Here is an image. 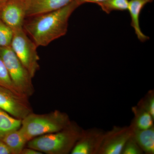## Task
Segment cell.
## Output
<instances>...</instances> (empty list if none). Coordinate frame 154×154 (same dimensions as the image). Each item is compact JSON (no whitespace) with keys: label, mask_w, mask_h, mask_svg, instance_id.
Returning a JSON list of instances; mask_svg holds the SVG:
<instances>
[{"label":"cell","mask_w":154,"mask_h":154,"mask_svg":"<svg viewBox=\"0 0 154 154\" xmlns=\"http://www.w3.org/2000/svg\"><path fill=\"white\" fill-rule=\"evenodd\" d=\"M22 120L17 119L0 109V138L6 133L19 129Z\"/></svg>","instance_id":"9a60e30c"},{"label":"cell","mask_w":154,"mask_h":154,"mask_svg":"<svg viewBox=\"0 0 154 154\" xmlns=\"http://www.w3.org/2000/svg\"><path fill=\"white\" fill-rule=\"evenodd\" d=\"M26 18L23 0H8L0 4V19L14 31L23 28Z\"/></svg>","instance_id":"ba28073f"},{"label":"cell","mask_w":154,"mask_h":154,"mask_svg":"<svg viewBox=\"0 0 154 154\" xmlns=\"http://www.w3.org/2000/svg\"><path fill=\"white\" fill-rule=\"evenodd\" d=\"M11 47L32 78L39 69L37 46L24 29L14 30Z\"/></svg>","instance_id":"5b68a950"},{"label":"cell","mask_w":154,"mask_h":154,"mask_svg":"<svg viewBox=\"0 0 154 154\" xmlns=\"http://www.w3.org/2000/svg\"><path fill=\"white\" fill-rule=\"evenodd\" d=\"M142 1H143V2H145L147 4L148 3L152 2L153 0H142Z\"/></svg>","instance_id":"cb8c5ba5"},{"label":"cell","mask_w":154,"mask_h":154,"mask_svg":"<svg viewBox=\"0 0 154 154\" xmlns=\"http://www.w3.org/2000/svg\"><path fill=\"white\" fill-rule=\"evenodd\" d=\"M84 129L74 121L63 129L39 136L29 140L26 146L47 154L70 153Z\"/></svg>","instance_id":"7a4b0ae2"},{"label":"cell","mask_w":154,"mask_h":154,"mask_svg":"<svg viewBox=\"0 0 154 154\" xmlns=\"http://www.w3.org/2000/svg\"><path fill=\"white\" fill-rule=\"evenodd\" d=\"M0 86L10 89L16 94L24 96L19 93V91L14 86L5 65L1 56H0Z\"/></svg>","instance_id":"e0dca14e"},{"label":"cell","mask_w":154,"mask_h":154,"mask_svg":"<svg viewBox=\"0 0 154 154\" xmlns=\"http://www.w3.org/2000/svg\"><path fill=\"white\" fill-rule=\"evenodd\" d=\"M0 56L8 72L13 84L19 93L29 98L34 92L32 78L11 46L0 47Z\"/></svg>","instance_id":"277c9868"},{"label":"cell","mask_w":154,"mask_h":154,"mask_svg":"<svg viewBox=\"0 0 154 154\" xmlns=\"http://www.w3.org/2000/svg\"><path fill=\"white\" fill-rule=\"evenodd\" d=\"M81 5L78 0H74L58 10L28 17L23 29L37 47L47 46L66 34L70 17Z\"/></svg>","instance_id":"6da1fadb"},{"label":"cell","mask_w":154,"mask_h":154,"mask_svg":"<svg viewBox=\"0 0 154 154\" xmlns=\"http://www.w3.org/2000/svg\"><path fill=\"white\" fill-rule=\"evenodd\" d=\"M134 133L133 128L129 126H114L105 132L98 154H121L127 140Z\"/></svg>","instance_id":"52a82bcc"},{"label":"cell","mask_w":154,"mask_h":154,"mask_svg":"<svg viewBox=\"0 0 154 154\" xmlns=\"http://www.w3.org/2000/svg\"><path fill=\"white\" fill-rule=\"evenodd\" d=\"M7 1H8V0H0V4L4 2H5Z\"/></svg>","instance_id":"d4e9b609"},{"label":"cell","mask_w":154,"mask_h":154,"mask_svg":"<svg viewBox=\"0 0 154 154\" xmlns=\"http://www.w3.org/2000/svg\"><path fill=\"white\" fill-rule=\"evenodd\" d=\"M134 117L131 125L134 129L146 130L154 126V119L152 116L139 105L132 107Z\"/></svg>","instance_id":"5bb4252c"},{"label":"cell","mask_w":154,"mask_h":154,"mask_svg":"<svg viewBox=\"0 0 154 154\" xmlns=\"http://www.w3.org/2000/svg\"><path fill=\"white\" fill-rule=\"evenodd\" d=\"M28 98L0 86V109L14 118L22 120L33 112Z\"/></svg>","instance_id":"8992f818"},{"label":"cell","mask_w":154,"mask_h":154,"mask_svg":"<svg viewBox=\"0 0 154 154\" xmlns=\"http://www.w3.org/2000/svg\"><path fill=\"white\" fill-rule=\"evenodd\" d=\"M14 31L0 19V47L11 46Z\"/></svg>","instance_id":"ac0fdd59"},{"label":"cell","mask_w":154,"mask_h":154,"mask_svg":"<svg viewBox=\"0 0 154 154\" xmlns=\"http://www.w3.org/2000/svg\"><path fill=\"white\" fill-rule=\"evenodd\" d=\"M143 153V152L139 146L133 134L126 142L123 147L121 153V154H142Z\"/></svg>","instance_id":"d6986e66"},{"label":"cell","mask_w":154,"mask_h":154,"mask_svg":"<svg viewBox=\"0 0 154 154\" xmlns=\"http://www.w3.org/2000/svg\"><path fill=\"white\" fill-rule=\"evenodd\" d=\"M74 0H23L26 17L56 11L67 5Z\"/></svg>","instance_id":"30bf717a"},{"label":"cell","mask_w":154,"mask_h":154,"mask_svg":"<svg viewBox=\"0 0 154 154\" xmlns=\"http://www.w3.org/2000/svg\"><path fill=\"white\" fill-rule=\"evenodd\" d=\"M0 154H12L9 148L1 140H0Z\"/></svg>","instance_id":"7402d4cb"},{"label":"cell","mask_w":154,"mask_h":154,"mask_svg":"<svg viewBox=\"0 0 154 154\" xmlns=\"http://www.w3.org/2000/svg\"><path fill=\"white\" fill-rule=\"evenodd\" d=\"M105 1L106 0H78L81 5L86 3H95V4H98L100 3L103 2Z\"/></svg>","instance_id":"603a6c76"},{"label":"cell","mask_w":154,"mask_h":154,"mask_svg":"<svg viewBox=\"0 0 154 154\" xmlns=\"http://www.w3.org/2000/svg\"><path fill=\"white\" fill-rule=\"evenodd\" d=\"M5 144L12 154H21L28 142L20 128L6 133L0 138Z\"/></svg>","instance_id":"7c38bea8"},{"label":"cell","mask_w":154,"mask_h":154,"mask_svg":"<svg viewBox=\"0 0 154 154\" xmlns=\"http://www.w3.org/2000/svg\"><path fill=\"white\" fill-rule=\"evenodd\" d=\"M146 4V3L142 0H131L128 9L131 19V27L134 28L138 39L143 42L149 39V37L144 34L141 30L140 25V13Z\"/></svg>","instance_id":"8fae6325"},{"label":"cell","mask_w":154,"mask_h":154,"mask_svg":"<svg viewBox=\"0 0 154 154\" xmlns=\"http://www.w3.org/2000/svg\"><path fill=\"white\" fill-rule=\"evenodd\" d=\"M128 4V0H106L97 5L106 14H110L113 11H127Z\"/></svg>","instance_id":"2e32d148"},{"label":"cell","mask_w":154,"mask_h":154,"mask_svg":"<svg viewBox=\"0 0 154 154\" xmlns=\"http://www.w3.org/2000/svg\"><path fill=\"white\" fill-rule=\"evenodd\" d=\"M133 129L134 136L143 152L146 154H154V126L146 130Z\"/></svg>","instance_id":"4fadbf2b"},{"label":"cell","mask_w":154,"mask_h":154,"mask_svg":"<svg viewBox=\"0 0 154 154\" xmlns=\"http://www.w3.org/2000/svg\"><path fill=\"white\" fill-rule=\"evenodd\" d=\"M105 132L103 130L96 128L84 130L70 154H98Z\"/></svg>","instance_id":"9c48e42d"},{"label":"cell","mask_w":154,"mask_h":154,"mask_svg":"<svg viewBox=\"0 0 154 154\" xmlns=\"http://www.w3.org/2000/svg\"><path fill=\"white\" fill-rule=\"evenodd\" d=\"M71 122L69 115L59 110L45 114L32 112L22 119L20 129L28 142L39 136L60 131Z\"/></svg>","instance_id":"3957f363"},{"label":"cell","mask_w":154,"mask_h":154,"mask_svg":"<svg viewBox=\"0 0 154 154\" xmlns=\"http://www.w3.org/2000/svg\"><path fill=\"white\" fill-rule=\"evenodd\" d=\"M42 152L36 150L35 149L25 146L22 149L21 154H42Z\"/></svg>","instance_id":"44dd1931"},{"label":"cell","mask_w":154,"mask_h":154,"mask_svg":"<svg viewBox=\"0 0 154 154\" xmlns=\"http://www.w3.org/2000/svg\"><path fill=\"white\" fill-rule=\"evenodd\" d=\"M137 105L146 110L154 118V91H149L145 97L140 101Z\"/></svg>","instance_id":"ffe728a7"}]
</instances>
